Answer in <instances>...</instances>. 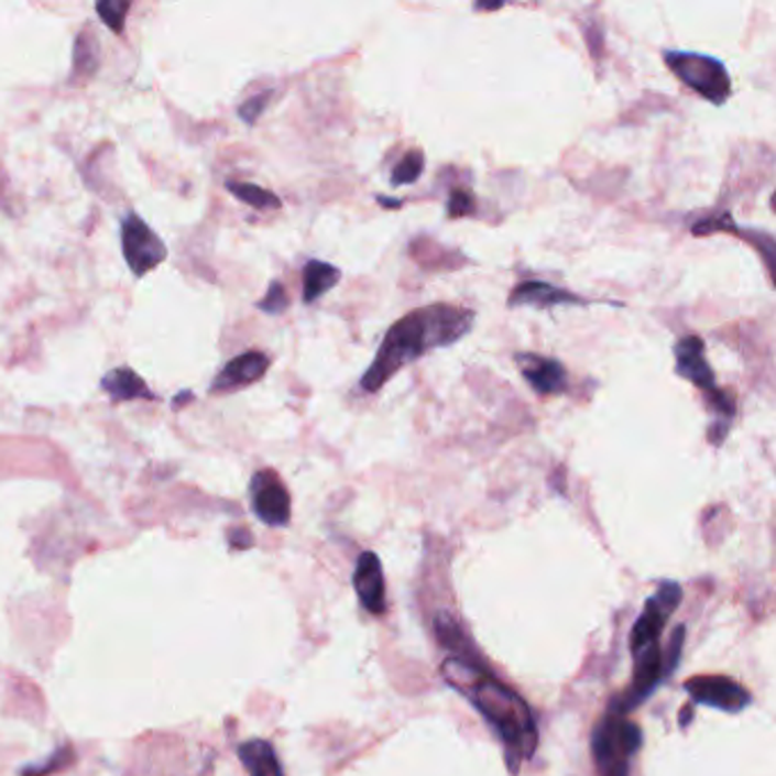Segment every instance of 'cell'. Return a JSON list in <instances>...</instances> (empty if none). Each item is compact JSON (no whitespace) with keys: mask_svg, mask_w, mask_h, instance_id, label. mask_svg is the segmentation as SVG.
<instances>
[{"mask_svg":"<svg viewBox=\"0 0 776 776\" xmlns=\"http://www.w3.org/2000/svg\"><path fill=\"white\" fill-rule=\"evenodd\" d=\"M474 321V310L447 306V303H435V306L401 317L387 330L374 362L364 371L360 387L364 392H379L406 364L435 349L460 342Z\"/></svg>","mask_w":776,"mask_h":776,"instance_id":"1","label":"cell"},{"mask_svg":"<svg viewBox=\"0 0 776 776\" xmlns=\"http://www.w3.org/2000/svg\"><path fill=\"white\" fill-rule=\"evenodd\" d=\"M445 681L460 692L496 729L509 752L511 767L515 761H528L537 747V729L528 703L505 684L496 681L488 669L464 656H451L442 665Z\"/></svg>","mask_w":776,"mask_h":776,"instance_id":"2","label":"cell"},{"mask_svg":"<svg viewBox=\"0 0 776 776\" xmlns=\"http://www.w3.org/2000/svg\"><path fill=\"white\" fill-rule=\"evenodd\" d=\"M643 747V731L617 713L605 715L592 731V758L601 776H629L631 756Z\"/></svg>","mask_w":776,"mask_h":776,"instance_id":"3","label":"cell"},{"mask_svg":"<svg viewBox=\"0 0 776 776\" xmlns=\"http://www.w3.org/2000/svg\"><path fill=\"white\" fill-rule=\"evenodd\" d=\"M663 59L674 76L706 100H711L713 106H724L729 100L731 78L726 74V66L720 59L684 51H665Z\"/></svg>","mask_w":776,"mask_h":776,"instance_id":"4","label":"cell"},{"mask_svg":"<svg viewBox=\"0 0 776 776\" xmlns=\"http://www.w3.org/2000/svg\"><path fill=\"white\" fill-rule=\"evenodd\" d=\"M121 249H123V258H125L128 266L132 269V274L138 278L149 274L151 269L160 266L168 255L164 242L138 215H128L123 219Z\"/></svg>","mask_w":776,"mask_h":776,"instance_id":"5","label":"cell"},{"mask_svg":"<svg viewBox=\"0 0 776 776\" xmlns=\"http://www.w3.org/2000/svg\"><path fill=\"white\" fill-rule=\"evenodd\" d=\"M681 597H684V592H681L679 583L665 581V583H660L658 592L652 599H647L643 615L637 617V622H635V626L631 631L629 645H631L633 654L640 652L643 647H647V645L658 643L669 615L677 611V605L681 603Z\"/></svg>","mask_w":776,"mask_h":776,"instance_id":"6","label":"cell"},{"mask_svg":"<svg viewBox=\"0 0 776 776\" xmlns=\"http://www.w3.org/2000/svg\"><path fill=\"white\" fill-rule=\"evenodd\" d=\"M253 513L266 526H287L292 517V499L276 471L262 469L251 479Z\"/></svg>","mask_w":776,"mask_h":776,"instance_id":"7","label":"cell"},{"mask_svg":"<svg viewBox=\"0 0 776 776\" xmlns=\"http://www.w3.org/2000/svg\"><path fill=\"white\" fill-rule=\"evenodd\" d=\"M686 692L692 697L695 703L711 706L726 713H740L742 708H747L752 701V695L740 684L729 677H713V674L692 677L686 684Z\"/></svg>","mask_w":776,"mask_h":776,"instance_id":"8","label":"cell"},{"mask_svg":"<svg viewBox=\"0 0 776 776\" xmlns=\"http://www.w3.org/2000/svg\"><path fill=\"white\" fill-rule=\"evenodd\" d=\"M515 362L520 367V374L539 396H554L567 392V369L560 360L545 358L537 353H517Z\"/></svg>","mask_w":776,"mask_h":776,"instance_id":"9","label":"cell"},{"mask_svg":"<svg viewBox=\"0 0 776 776\" xmlns=\"http://www.w3.org/2000/svg\"><path fill=\"white\" fill-rule=\"evenodd\" d=\"M674 356H677V374L686 381H690L695 387L703 390L706 394L715 390V371L706 360V347L703 340L697 335H686L674 347Z\"/></svg>","mask_w":776,"mask_h":776,"instance_id":"10","label":"cell"},{"mask_svg":"<svg viewBox=\"0 0 776 776\" xmlns=\"http://www.w3.org/2000/svg\"><path fill=\"white\" fill-rule=\"evenodd\" d=\"M353 588L358 592L364 611L381 615L385 613V577L381 558L374 551H364L353 571Z\"/></svg>","mask_w":776,"mask_h":776,"instance_id":"11","label":"cell"},{"mask_svg":"<svg viewBox=\"0 0 776 776\" xmlns=\"http://www.w3.org/2000/svg\"><path fill=\"white\" fill-rule=\"evenodd\" d=\"M266 369H269V358L264 353L260 351L242 353L221 369V374L212 383V392H232V390L249 387L266 374Z\"/></svg>","mask_w":776,"mask_h":776,"instance_id":"12","label":"cell"},{"mask_svg":"<svg viewBox=\"0 0 776 776\" xmlns=\"http://www.w3.org/2000/svg\"><path fill=\"white\" fill-rule=\"evenodd\" d=\"M573 306V303H588L583 298H579L577 294H571L567 289L554 287L545 281H526L520 283L511 296H509V306L511 308H520V306H533V308H554V306Z\"/></svg>","mask_w":776,"mask_h":776,"instance_id":"13","label":"cell"},{"mask_svg":"<svg viewBox=\"0 0 776 776\" xmlns=\"http://www.w3.org/2000/svg\"><path fill=\"white\" fill-rule=\"evenodd\" d=\"M238 754L251 776H283L276 750L266 740L242 742Z\"/></svg>","mask_w":776,"mask_h":776,"instance_id":"14","label":"cell"},{"mask_svg":"<svg viewBox=\"0 0 776 776\" xmlns=\"http://www.w3.org/2000/svg\"><path fill=\"white\" fill-rule=\"evenodd\" d=\"M340 278L342 274L337 266L321 260H308V264L303 266V300L310 306L340 283Z\"/></svg>","mask_w":776,"mask_h":776,"instance_id":"15","label":"cell"},{"mask_svg":"<svg viewBox=\"0 0 776 776\" xmlns=\"http://www.w3.org/2000/svg\"><path fill=\"white\" fill-rule=\"evenodd\" d=\"M103 390L112 396V401H132V398H155V394L146 387V383L128 367L112 369L103 376Z\"/></svg>","mask_w":776,"mask_h":776,"instance_id":"16","label":"cell"},{"mask_svg":"<svg viewBox=\"0 0 776 776\" xmlns=\"http://www.w3.org/2000/svg\"><path fill=\"white\" fill-rule=\"evenodd\" d=\"M226 189L230 194L238 196L240 200H244V204L251 206V208H258V210H276V208H281V198L276 194H272V192L258 187V185L228 181Z\"/></svg>","mask_w":776,"mask_h":776,"instance_id":"17","label":"cell"},{"mask_svg":"<svg viewBox=\"0 0 776 776\" xmlns=\"http://www.w3.org/2000/svg\"><path fill=\"white\" fill-rule=\"evenodd\" d=\"M424 166H426V157H424V151L415 149L411 153H406V157H403L394 168H392V185L394 187H401V185H411V183H417L419 176L424 174Z\"/></svg>","mask_w":776,"mask_h":776,"instance_id":"18","label":"cell"},{"mask_svg":"<svg viewBox=\"0 0 776 776\" xmlns=\"http://www.w3.org/2000/svg\"><path fill=\"white\" fill-rule=\"evenodd\" d=\"M96 12L103 19V23L114 30V32H123L125 25V14L130 12V3L128 0H103V3L96 6Z\"/></svg>","mask_w":776,"mask_h":776,"instance_id":"19","label":"cell"},{"mask_svg":"<svg viewBox=\"0 0 776 776\" xmlns=\"http://www.w3.org/2000/svg\"><path fill=\"white\" fill-rule=\"evenodd\" d=\"M96 62H98V42H96V35L94 40L89 35H83L76 44V57H74V64H76V72L78 74H87L91 76L96 72Z\"/></svg>","mask_w":776,"mask_h":776,"instance_id":"20","label":"cell"},{"mask_svg":"<svg viewBox=\"0 0 776 776\" xmlns=\"http://www.w3.org/2000/svg\"><path fill=\"white\" fill-rule=\"evenodd\" d=\"M287 306H289V296L281 283L269 285L266 296L258 303V308L266 315H283L287 310Z\"/></svg>","mask_w":776,"mask_h":776,"instance_id":"21","label":"cell"},{"mask_svg":"<svg viewBox=\"0 0 776 776\" xmlns=\"http://www.w3.org/2000/svg\"><path fill=\"white\" fill-rule=\"evenodd\" d=\"M684 637H686V626H677V631H674L669 637L667 654H663L665 674H671L674 669H677L679 658H681V649H684Z\"/></svg>","mask_w":776,"mask_h":776,"instance_id":"22","label":"cell"},{"mask_svg":"<svg viewBox=\"0 0 776 776\" xmlns=\"http://www.w3.org/2000/svg\"><path fill=\"white\" fill-rule=\"evenodd\" d=\"M477 204H474V196H471L469 192L464 189H453L451 196H449V204H447V212L449 217L458 219V217H464V215H471L474 212Z\"/></svg>","mask_w":776,"mask_h":776,"instance_id":"23","label":"cell"},{"mask_svg":"<svg viewBox=\"0 0 776 776\" xmlns=\"http://www.w3.org/2000/svg\"><path fill=\"white\" fill-rule=\"evenodd\" d=\"M269 100H272V89L262 91V94H258V96H253V98H249L247 103L240 108V117H242L247 123H255L258 117L264 112Z\"/></svg>","mask_w":776,"mask_h":776,"instance_id":"24","label":"cell"},{"mask_svg":"<svg viewBox=\"0 0 776 776\" xmlns=\"http://www.w3.org/2000/svg\"><path fill=\"white\" fill-rule=\"evenodd\" d=\"M477 10H485V12H490V10H501L503 6L501 3H494V6H488V3H479V6H474Z\"/></svg>","mask_w":776,"mask_h":776,"instance_id":"25","label":"cell"}]
</instances>
